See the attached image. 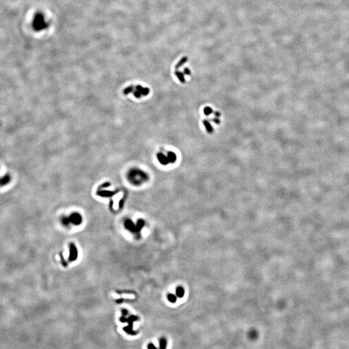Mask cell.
Segmentation results:
<instances>
[{
  "label": "cell",
  "instance_id": "cell-3",
  "mask_svg": "<svg viewBox=\"0 0 349 349\" xmlns=\"http://www.w3.org/2000/svg\"><path fill=\"white\" fill-rule=\"evenodd\" d=\"M69 250H70V255L69 257V261H74L77 260L78 257V251L76 246L74 244H72V243H71L69 245Z\"/></svg>",
  "mask_w": 349,
  "mask_h": 349
},
{
  "label": "cell",
  "instance_id": "cell-5",
  "mask_svg": "<svg viewBox=\"0 0 349 349\" xmlns=\"http://www.w3.org/2000/svg\"><path fill=\"white\" fill-rule=\"evenodd\" d=\"M71 223L75 225H78L82 223V217L78 214H73L69 218Z\"/></svg>",
  "mask_w": 349,
  "mask_h": 349
},
{
  "label": "cell",
  "instance_id": "cell-12",
  "mask_svg": "<svg viewBox=\"0 0 349 349\" xmlns=\"http://www.w3.org/2000/svg\"><path fill=\"white\" fill-rule=\"evenodd\" d=\"M115 193H116V192H109V191H102V192H99L98 193V195H100V196H102V197H110V196L113 195Z\"/></svg>",
  "mask_w": 349,
  "mask_h": 349
},
{
  "label": "cell",
  "instance_id": "cell-6",
  "mask_svg": "<svg viewBox=\"0 0 349 349\" xmlns=\"http://www.w3.org/2000/svg\"><path fill=\"white\" fill-rule=\"evenodd\" d=\"M157 158H158V161H159V162L164 165H166V164H167L168 163H170V161H169V159H168V157L167 156L166 157L162 153L158 154L157 155Z\"/></svg>",
  "mask_w": 349,
  "mask_h": 349
},
{
  "label": "cell",
  "instance_id": "cell-22",
  "mask_svg": "<svg viewBox=\"0 0 349 349\" xmlns=\"http://www.w3.org/2000/svg\"><path fill=\"white\" fill-rule=\"evenodd\" d=\"M214 121L215 122H216L217 124H219V122H220V121H219V120L218 119H215V120H214Z\"/></svg>",
  "mask_w": 349,
  "mask_h": 349
},
{
  "label": "cell",
  "instance_id": "cell-19",
  "mask_svg": "<svg viewBox=\"0 0 349 349\" xmlns=\"http://www.w3.org/2000/svg\"><path fill=\"white\" fill-rule=\"evenodd\" d=\"M69 223H71V221H70V219H69L65 218V219H63V223L65 225H67Z\"/></svg>",
  "mask_w": 349,
  "mask_h": 349
},
{
  "label": "cell",
  "instance_id": "cell-17",
  "mask_svg": "<svg viewBox=\"0 0 349 349\" xmlns=\"http://www.w3.org/2000/svg\"><path fill=\"white\" fill-rule=\"evenodd\" d=\"M204 113L206 115H209L211 113H212V109H211L209 107H206L204 109Z\"/></svg>",
  "mask_w": 349,
  "mask_h": 349
},
{
  "label": "cell",
  "instance_id": "cell-4",
  "mask_svg": "<svg viewBox=\"0 0 349 349\" xmlns=\"http://www.w3.org/2000/svg\"><path fill=\"white\" fill-rule=\"evenodd\" d=\"M149 93V89L147 88H144L140 86H137L135 87L134 92V95L136 97H140L142 96H145Z\"/></svg>",
  "mask_w": 349,
  "mask_h": 349
},
{
  "label": "cell",
  "instance_id": "cell-15",
  "mask_svg": "<svg viewBox=\"0 0 349 349\" xmlns=\"http://www.w3.org/2000/svg\"><path fill=\"white\" fill-rule=\"evenodd\" d=\"M144 225V221L142 220H139L137 223V225L136 227V231H139Z\"/></svg>",
  "mask_w": 349,
  "mask_h": 349
},
{
  "label": "cell",
  "instance_id": "cell-2",
  "mask_svg": "<svg viewBox=\"0 0 349 349\" xmlns=\"http://www.w3.org/2000/svg\"><path fill=\"white\" fill-rule=\"evenodd\" d=\"M139 317L135 316V315H130L128 318H127V321L126 323H128L129 325L124 327L123 330L127 333L130 335H132V336H135L136 335L138 334V332L133 330V323L135 321H136L137 320H139Z\"/></svg>",
  "mask_w": 349,
  "mask_h": 349
},
{
  "label": "cell",
  "instance_id": "cell-8",
  "mask_svg": "<svg viewBox=\"0 0 349 349\" xmlns=\"http://www.w3.org/2000/svg\"><path fill=\"white\" fill-rule=\"evenodd\" d=\"M185 291L184 289L182 287H178L176 289V295L177 297L181 298L184 295Z\"/></svg>",
  "mask_w": 349,
  "mask_h": 349
},
{
  "label": "cell",
  "instance_id": "cell-1",
  "mask_svg": "<svg viewBox=\"0 0 349 349\" xmlns=\"http://www.w3.org/2000/svg\"><path fill=\"white\" fill-rule=\"evenodd\" d=\"M33 27L36 31L44 30L48 27L47 24L45 22L44 16L41 13H38L35 14L33 22Z\"/></svg>",
  "mask_w": 349,
  "mask_h": 349
},
{
  "label": "cell",
  "instance_id": "cell-20",
  "mask_svg": "<svg viewBox=\"0 0 349 349\" xmlns=\"http://www.w3.org/2000/svg\"><path fill=\"white\" fill-rule=\"evenodd\" d=\"M120 321L122 323H126L127 321V318H125V316H122L120 318Z\"/></svg>",
  "mask_w": 349,
  "mask_h": 349
},
{
  "label": "cell",
  "instance_id": "cell-9",
  "mask_svg": "<svg viewBox=\"0 0 349 349\" xmlns=\"http://www.w3.org/2000/svg\"><path fill=\"white\" fill-rule=\"evenodd\" d=\"M159 349H166L167 340L165 337H161L159 340Z\"/></svg>",
  "mask_w": 349,
  "mask_h": 349
},
{
  "label": "cell",
  "instance_id": "cell-18",
  "mask_svg": "<svg viewBox=\"0 0 349 349\" xmlns=\"http://www.w3.org/2000/svg\"><path fill=\"white\" fill-rule=\"evenodd\" d=\"M147 349H157V348L153 343H150L147 345Z\"/></svg>",
  "mask_w": 349,
  "mask_h": 349
},
{
  "label": "cell",
  "instance_id": "cell-13",
  "mask_svg": "<svg viewBox=\"0 0 349 349\" xmlns=\"http://www.w3.org/2000/svg\"><path fill=\"white\" fill-rule=\"evenodd\" d=\"M167 299H168L169 301L171 302V303H175V302L177 301V295H174L173 293H169V294H167Z\"/></svg>",
  "mask_w": 349,
  "mask_h": 349
},
{
  "label": "cell",
  "instance_id": "cell-7",
  "mask_svg": "<svg viewBox=\"0 0 349 349\" xmlns=\"http://www.w3.org/2000/svg\"><path fill=\"white\" fill-rule=\"evenodd\" d=\"M125 226L127 229H128L129 230L131 231H136V226H135V225L133 224V222L130 220H127L125 222Z\"/></svg>",
  "mask_w": 349,
  "mask_h": 349
},
{
  "label": "cell",
  "instance_id": "cell-23",
  "mask_svg": "<svg viewBox=\"0 0 349 349\" xmlns=\"http://www.w3.org/2000/svg\"><path fill=\"white\" fill-rule=\"evenodd\" d=\"M215 115H216L217 116H220V113H217H217H215Z\"/></svg>",
  "mask_w": 349,
  "mask_h": 349
},
{
  "label": "cell",
  "instance_id": "cell-21",
  "mask_svg": "<svg viewBox=\"0 0 349 349\" xmlns=\"http://www.w3.org/2000/svg\"><path fill=\"white\" fill-rule=\"evenodd\" d=\"M122 314H123L124 316H125L127 314H128V310H125V309H123V310H122Z\"/></svg>",
  "mask_w": 349,
  "mask_h": 349
},
{
  "label": "cell",
  "instance_id": "cell-10",
  "mask_svg": "<svg viewBox=\"0 0 349 349\" xmlns=\"http://www.w3.org/2000/svg\"><path fill=\"white\" fill-rule=\"evenodd\" d=\"M167 157H168V159L170 162H175L176 159H177V156L176 155L173 153V152H169L167 153Z\"/></svg>",
  "mask_w": 349,
  "mask_h": 349
},
{
  "label": "cell",
  "instance_id": "cell-14",
  "mask_svg": "<svg viewBox=\"0 0 349 349\" xmlns=\"http://www.w3.org/2000/svg\"><path fill=\"white\" fill-rule=\"evenodd\" d=\"M203 124H204V126H205V128H206V130L208 131V132L211 133V132L213 131V128H212V126H211V125H210V124H209L207 120L203 121Z\"/></svg>",
  "mask_w": 349,
  "mask_h": 349
},
{
  "label": "cell",
  "instance_id": "cell-16",
  "mask_svg": "<svg viewBox=\"0 0 349 349\" xmlns=\"http://www.w3.org/2000/svg\"><path fill=\"white\" fill-rule=\"evenodd\" d=\"M176 75L177 76L178 78L180 80V81H181V82H185V80H184V77L183 74L177 72H176Z\"/></svg>",
  "mask_w": 349,
  "mask_h": 349
},
{
  "label": "cell",
  "instance_id": "cell-11",
  "mask_svg": "<svg viewBox=\"0 0 349 349\" xmlns=\"http://www.w3.org/2000/svg\"><path fill=\"white\" fill-rule=\"evenodd\" d=\"M248 336L250 337V339H251L252 340H256L257 338V336H258L257 332L255 330H252L249 332Z\"/></svg>",
  "mask_w": 349,
  "mask_h": 349
}]
</instances>
